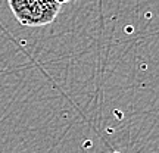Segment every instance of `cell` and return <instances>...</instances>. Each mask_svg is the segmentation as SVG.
Wrapping results in <instances>:
<instances>
[{"instance_id": "1", "label": "cell", "mask_w": 159, "mask_h": 153, "mask_svg": "<svg viewBox=\"0 0 159 153\" xmlns=\"http://www.w3.org/2000/svg\"><path fill=\"white\" fill-rule=\"evenodd\" d=\"M9 6L19 24L28 27L50 24L61 11L56 0H9Z\"/></svg>"}, {"instance_id": "2", "label": "cell", "mask_w": 159, "mask_h": 153, "mask_svg": "<svg viewBox=\"0 0 159 153\" xmlns=\"http://www.w3.org/2000/svg\"><path fill=\"white\" fill-rule=\"evenodd\" d=\"M56 2L59 3V5H63V3H69L71 0H56Z\"/></svg>"}]
</instances>
